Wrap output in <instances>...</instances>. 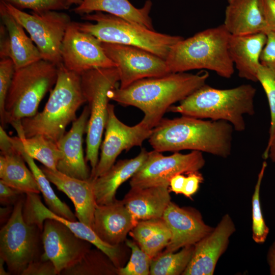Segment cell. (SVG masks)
Listing matches in <instances>:
<instances>
[{"mask_svg": "<svg viewBox=\"0 0 275 275\" xmlns=\"http://www.w3.org/2000/svg\"><path fill=\"white\" fill-rule=\"evenodd\" d=\"M209 73H171L138 80L124 88L108 92L110 100L121 105L132 106L144 114L143 120L153 128L172 105L181 101L206 84Z\"/></svg>", "mask_w": 275, "mask_h": 275, "instance_id": "cell-1", "label": "cell"}, {"mask_svg": "<svg viewBox=\"0 0 275 275\" xmlns=\"http://www.w3.org/2000/svg\"><path fill=\"white\" fill-rule=\"evenodd\" d=\"M234 128L225 121L190 116L162 118L148 138L153 150L177 152L191 150L227 158L231 153Z\"/></svg>", "mask_w": 275, "mask_h": 275, "instance_id": "cell-2", "label": "cell"}, {"mask_svg": "<svg viewBox=\"0 0 275 275\" xmlns=\"http://www.w3.org/2000/svg\"><path fill=\"white\" fill-rule=\"evenodd\" d=\"M57 66V80L43 111L11 124L25 138L40 134L57 143L66 127L76 119L77 109L87 102L80 74L70 71L62 62Z\"/></svg>", "mask_w": 275, "mask_h": 275, "instance_id": "cell-3", "label": "cell"}, {"mask_svg": "<svg viewBox=\"0 0 275 275\" xmlns=\"http://www.w3.org/2000/svg\"><path fill=\"white\" fill-rule=\"evenodd\" d=\"M256 89L250 84L218 89L204 85L167 112L230 123L236 131L245 129V115L255 114Z\"/></svg>", "mask_w": 275, "mask_h": 275, "instance_id": "cell-4", "label": "cell"}, {"mask_svg": "<svg viewBox=\"0 0 275 275\" xmlns=\"http://www.w3.org/2000/svg\"><path fill=\"white\" fill-rule=\"evenodd\" d=\"M230 35L223 24L182 39L171 47L165 59L170 72L206 69L230 78L234 72L228 49Z\"/></svg>", "mask_w": 275, "mask_h": 275, "instance_id": "cell-5", "label": "cell"}, {"mask_svg": "<svg viewBox=\"0 0 275 275\" xmlns=\"http://www.w3.org/2000/svg\"><path fill=\"white\" fill-rule=\"evenodd\" d=\"M85 22H74L80 30L102 42L138 47L166 59L171 47L182 38L162 34L123 18L102 12L82 16Z\"/></svg>", "mask_w": 275, "mask_h": 275, "instance_id": "cell-6", "label": "cell"}, {"mask_svg": "<svg viewBox=\"0 0 275 275\" xmlns=\"http://www.w3.org/2000/svg\"><path fill=\"white\" fill-rule=\"evenodd\" d=\"M58 66L41 59L15 70L5 101L6 122L11 124L37 113L58 77Z\"/></svg>", "mask_w": 275, "mask_h": 275, "instance_id": "cell-7", "label": "cell"}, {"mask_svg": "<svg viewBox=\"0 0 275 275\" xmlns=\"http://www.w3.org/2000/svg\"><path fill=\"white\" fill-rule=\"evenodd\" d=\"M82 92L88 103L90 115L87 128L85 159L92 168L98 162V154L108 115V92L118 87L119 75L116 67L93 69L80 74Z\"/></svg>", "mask_w": 275, "mask_h": 275, "instance_id": "cell-8", "label": "cell"}, {"mask_svg": "<svg viewBox=\"0 0 275 275\" xmlns=\"http://www.w3.org/2000/svg\"><path fill=\"white\" fill-rule=\"evenodd\" d=\"M25 197L14 206L11 216L0 231V258L10 274L21 275L30 263L44 253L43 229L27 223L23 217Z\"/></svg>", "mask_w": 275, "mask_h": 275, "instance_id": "cell-9", "label": "cell"}, {"mask_svg": "<svg viewBox=\"0 0 275 275\" xmlns=\"http://www.w3.org/2000/svg\"><path fill=\"white\" fill-rule=\"evenodd\" d=\"M4 3L9 12L29 34L42 59L57 65L62 63V42L72 22L69 15L58 11H32L29 14Z\"/></svg>", "mask_w": 275, "mask_h": 275, "instance_id": "cell-10", "label": "cell"}, {"mask_svg": "<svg viewBox=\"0 0 275 275\" xmlns=\"http://www.w3.org/2000/svg\"><path fill=\"white\" fill-rule=\"evenodd\" d=\"M202 152L192 151L187 154L175 152L164 156L156 150L149 152L140 169L130 178L131 187L145 188L169 184L172 178L179 174L199 171L205 165Z\"/></svg>", "mask_w": 275, "mask_h": 275, "instance_id": "cell-11", "label": "cell"}, {"mask_svg": "<svg viewBox=\"0 0 275 275\" xmlns=\"http://www.w3.org/2000/svg\"><path fill=\"white\" fill-rule=\"evenodd\" d=\"M106 55L116 65L119 88L138 80L171 73L164 59L144 49L127 45L102 42Z\"/></svg>", "mask_w": 275, "mask_h": 275, "instance_id": "cell-12", "label": "cell"}, {"mask_svg": "<svg viewBox=\"0 0 275 275\" xmlns=\"http://www.w3.org/2000/svg\"><path fill=\"white\" fill-rule=\"evenodd\" d=\"M104 140L101 145L100 159L90 179H95L104 174L115 163L119 155L124 150L141 146L151 134L152 128L142 120L138 124L129 126L122 122L115 113L114 106L109 104Z\"/></svg>", "mask_w": 275, "mask_h": 275, "instance_id": "cell-13", "label": "cell"}, {"mask_svg": "<svg viewBox=\"0 0 275 275\" xmlns=\"http://www.w3.org/2000/svg\"><path fill=\"white\" fill-rule=\"evenodd\" d=\"M61 57L67 69L79 74L95 68L116 67L104 52L101 42L78 29L73 21L67 28L62 42Z\"/></svg>", "mask_w": 275, "mask_h": 275, "instance_id": "cell-14", "label": "cell"}, {"mask_svg": "<svg viewBox=\"0 0 275 275\" xmlns=\"http://www.w3.org/2000/svg\"><path fill=\"white\" fill-rule=\"evenodd\" d=\"M42 241V255L52 262L57 274L78 262L92 244L77 236L63 223L52 218H46L43 222Z\"/></svg>", "mask_w": 275, "mask_h": 275, "instance_id": "cell-15", "label": "cell"}, {"mask_svg": "<svg viewBox=\"0 0 275 275\" xmlns=\"http://www.w3.org/2000/svg\"><path fill=\"white\" fill-rule=\"evenodd\" d=\"M23 215L27 223L37 225L42 229L46 218H52L63 223L77 236L89 241L104 253L118 269L121 267V245H109L100 239L93 229L84 223L71 221L53 213L42 203L38 194H26Z\"/></svg>", "mask_w": 275, "mask_h": 275, "instance_id": "cell-16", "label": "cell"}, {"mask_svg": "<svg viewBox=\"0 0 275 275\" xmlns=\"http://www.w3.org/2000/svg\"><path fill=\"white\" fill-rule=\"evenodd\" d=\"M235 231L232 218L226 214L210 233L194 245L191 260L182 274H213L217 262Z\"/></svg>", "mask_w": 275, "mask_h": 275, "instance_id": "cell-17", "label": "cell"}, {"mask_svg": "<svg viewBox=\"0 0 275 275\" xmlns=\"http://www.w3.org/2000/svg\"><path fill=\"white\" fill-rule=\"evenodd\" d=\"M162 218L172 233L165 252H175L185 246L194 245L214 228L205 223L201 214L196 209L181 207L172 202Z\"/></svg>", "mask_w": 275, "mask_h": 275, "instance_id": "cell-18", "label": "cell"}, {"mask_svg": "<svg viewBox=\"0 0 275 275\" xmlns=\"http://www.w3.org/2000/svg\"><path fill=\"white\" fill-rule=\"evenodd\" d=\"M0 58H10L16 69L42 59L39 50L24 29L0 2Z\"/></svg>", "mask_w": 275, "mask_h": 275, "instance_id": "cell-19", "label": "cell"}, {"mask_svg": "<svg viewBox=\"0 0 275 275\" xmlns=\"http://www.w3.org/2000/svg\"><path fill=\"white\" fill-rule=\"evenodd\" d=\"M90 115L88 105L85 106L79 117L72 122L70 130L65 132L57 143L62 157L58 161L57 170L81 180H88L91 176L82 148L83 136L87 132Z\"/></svg>", "mask_w": 275, "mask_h": 275, "instance_id": "cell-20", "label": "cell"}, {"mask_svg": "<svg viewBox=\"0 0 275 275\" xmlns=\"http://www.w3.org/2000/svg\"><path fill=\"white\" fill-rule=\"evenodd\" d=\"M137 222L123 200L116 199L109 204H96L92 229L103 242L120 245Z\"/></svg>", "mask_w": 275, "mask_h": 275, "instance_id": "cell-21", "label": "cell"}, {"mask_svg": "<svg viewBox=\"0 0 275 275\" xmlns=\"http://www.w3.org/2000/svg\"><path fill=\"white\" fill-rule=\"evenodd\" d=\"M0 180L25 194H39L35 178L25 165L23 155L4 128L0 126Z\"/></svg>", "mask_w": 275, "mask_h": 275, "instance_id": "cell-22", "label": "cell"}, {"mask_svg": "<svg viewBox=\"0 0 275 275\" xmlns=\"http://www.w3.org/2000/svg\"><path fill=\"white\" fill-rule=\"evenodd\" d=\"M40 168L49 181L70 198L74 206L75 215L78 221L92 228L97 204L92 179H78L44 166Z\"/></svg>", "mask_w": 275, "mask_h": 275, "instance_id": "cell-23", "label": "cell"}, {"mask_svg": "<svg viewBox=\"0 0 275 275\" xmlns=\"http://www.w3.org/2000/svg\"><path fill=\"white\" fill-rule=\"evenodd\" d=\"M223 24L232 35L266 34L263 0H227Z\"/></svg>", "mask_w": 275, "mask_h": 275, "instance_id": "cell-24", "label": "cell"}, {"mask_svg": "<svg viewBox=\"0 0 275 275\" xmlns=\"http://www.w3.org/2000/svg\"><path fill=\"white\" fill-rule=\"evenodd\" d=\"M266 40L267 35L264 33L230 35L229 52L240 77L258 81L257 74L261 64L260 56Z\"/></svg>", "mask_w": 275, "mask_h": 275, "instance_id": "cell-25", "label": "cell"}, {"mask_svg": "<svg viewBox=\"0 0 275 275\" xmlns=\"http://www.w3.org/2000/svg\"><path fill=\"white\" fill-rule=\"evenodd\" d=\"M169 185L131 187L122 200L136 222L162 217L171 202Z\"/></svg>", "mask_w": 275, "mask_h": 275, "instance_id": "cell-26", "label": "cell"}, {"mask_svg": "<svg viewBox=\"0 0 275 275\" xmlns=\"http://www.w3.org/2000/svg\"><path fill=\"white\" fill-rule=\"evenodd\" d=\"M148 153L145 148H142L136 157L118 161L102 175L92 179L96 204L105 205L114 202L119 187L140 169Z\"/></svg>", "mask_w": 275, "mask_h": 275, "instance_id": "cell-27", "label": "cell"}, {"mask_svg": "<svg viewBox=\"0 0 275 275\" xmlns=\"http://www.w3.org/2000/svg\"><path fill=\"white\" fill-rule=\"evenodd\" d=\"M152 6L150 0L146 1L140 8L134 7L129 0H83L73 11L81 16L98 11L104 12L154 30L149 16Z\"/></svg>", "mask_w": 275, "mask_h": 275, "instance_id": "cell-28", "label": "cell"}, {"mask_svg": "<svg viewBox=\"0 0 275 275\" xmlns=\"http://www.w3.org/2000/svg\"><path fill=\"white\" fill-rule=\"evenodd\" d=\"M12 139L33 173L47 208L58 215L71 221H76V217L75 213H73L65 202L62 201L57 196L50 185V182L41 169L37 166L34 159L24 151L19 137H12Z\"/></svg>", "mask_w": 275, "mask_h": 275, "instance_id": "cell-29", "label": "cell"}, {"mask_svg": "<svg viewBox=\"0 0 275 275\" xmlns=\"http://www.w3.org/2000/svg\"><path fill=\"white\" fill-rule=\"evenodd\" d=\"M23 148L26 153L50 169L56 170L58 161L62 157L61 151L57 143L42 135L25 138L17 131Z\"/></svg>", "mask_w": 275, "mask_h": 275, "instance_id": "cell-30", "label": "cell"}, {"mask_svg": "<svg viewBox=\"0 0 275 275\" xmlns=\"http://www.w3.org/2000/svg\"><path fill=\"white\" fill-rule=\"evenodd\" d=\"M118 268L102 251L90 249L76 263L63 270V275L117 274Z\"/></svg>", "mask_w": 275, "mask_h": 275, "instance_id": "cell-31", "label": "cell"}, {"mask_svg": "<svg viewBox=\"0 0 275 275\" xmlns=\"http://www.w3.org/2000/svg\"><path fill=\"white\" fill-rule=\"evenodd\" d=\"M194 245L182 248L178 252H164L151 260V275L182 274L193 255Z\"/></svg>", "mask_w": 275, "mask_h": 275, "instance_id": "cell-32", "label": "cell"}, {"mask_svg": "<svg viewBox=\"0 0 275 275\" xmlns=\"http://www.w3.org/2000/svg\"><path fill=\"white\" fill-rule=\"evenodd\" d=\"M266 167L267 163L264 161L258 174L252 198V237L254 241L257 243H264L269 232V229L263 216L260 199L261 185Z\"/></svg>", "mask_w": 275, "mask_h": 275, "instance_id": "cell-33", "label": "cell"}, {"mask_svg": "<svg viewBox=\"0 0 275 275\" xmlns=\"http://www.w3.org/2000/svg\"><path fill=\"white\" fill-rule=\"evenodd\" d=\"M126 244L131 251L129 261L124 267L117 269L119 275H149L152 258L134 241L127 239Z\"/></svg>", "mask_w": 275, "mask_h": 275, "instance_id": "cell-34", "label": "cell"}, {"mask_svg": "<svg viewBox=\"0 0 275 275\" xmlns=\"http://www.w3.org/2000/svg\"><path fill=\"white\" fill-rule=\"evenodd\" d=\"M257 77L265 92L269 104L271 117L269 141L275 132V71L260 64Z\"/></svg>", "mask_w": 275, "mask_h": 275, "instance_id": "cell-35", "label": "cell"}, {"mask_svg": "<svg viewBox=\"0 0 275 275\" xmlns=\"http://www.w3.org/2000/svg\"><path fill=\"white\" fill-rule=\"evenodd\" d=\"M16 68L10 58L1 59L0 61V119L1 126L5 127V101Z\"/></svg>", "mask_w": 275, "mask_h": 275, "instance_id": "cell-36", "label": "cell"}, {"mask_svg": "<svg viewBox=\"0 0 275 275\" xmlns=\"http://www.w3.org/2000/svg\"><path fill=\"white\" fill-rule=\"evenodd\" d=\"M19 10L29 9L35 12L59 11L69 8L67 0H1Z\"/></svg>", "mask_w": 275, "mask_h": 275, "instance_id": "cell-37", "label": "cell"}, {"mask_svg": "<svg viewBox=\"0 0 275 275\" xmlns=\"http://www.w3.org/2000/svg\"><path fill=\"white\" fill-rule=\"evenodd\" d=\"M171 237V230L166 222L156 233L139 245L152 259L166 248Z\"/></svg>", "mask_w": 275, "mask_h": 275, "instance_id": "cell-38", "label": "cell"}, {"mask_svg": "<svg viewBox=\"0 0 275 275\" xmlns=\"http://www.w3.org/2000/svg\"><path fill=\"white\" fill-rule=\"evenodd\" d=\"M56 267L51 261L43 256L33 261L27 266L21 275H56Z\"/></svg>", "mask_w": 275, "mask_h": 275, "instance_id": "cell-39", "label": "cell"}, {"mask_svg": "<svg viewBox=\"0 0 275 275\" xmlns=\"http://www.w3.org/2000/svg\"><path fill=\"white\" fill-rule=\"evenodd\" d=\"M266 35L267 40L260 56V63L275 71V31H269Z\"/></svg>", "mask_w": 275, "mask_h": 275, "instance_id": "cell-40", "label": "cell"}, {"mask_svg": "<svg viewBox=\"0 0 275 275\" xmlns=\"http://www.w3.org/2000/svg\"><path fill=\"white\" fill-rule=\"evenodd\" d=\"M26 194L14 188L0 180V203L6 206H14Z\"/></svg>", "mask_w": 275, "mask_h": 275, "instance_id": "cell-41", "label": "cell"}, {"mask_svg": "<svg viewBox=\"0 0 275 275\" xmlns=\"http://www.w3.org/2000/svg\"><path fill=\"white\" fill-rule=\"evenodd\" d=\"M187 175L185 178L182 194L186 197L191 198L197 191L200 184L203 182V177L199 171L191 172Z\"/></svg>", "mask_w": 275, "mask_h": 275, "instance_id": "cell-42", "label": "cell"}, {"mask_svg": "<svg viewBox=\"0 0 275 275\" xmlns=\"http://www.w3.org/2000/svg\"><path fill=\"white\" fill-rule=\"evenodd\" d=\"M263 3L268 32L275 31V0H263Z\"/></svg>", "mask_w": 275, "mask_h": 275, "instance_id": "cell-43", "label": "cell"}, {"mask_svg": "<svg viewBox=\"0 0 275 275\" xmlns=\"http://www.w3.org/2000/svg\"><path fill=\"white\" fill-rule=\"evenodd\" d=\"M186 177L183 174H177L172 178L170 181L171 189L176 194H182Z\"/></svg>", "mask_w": 275, "mask_h": 275, "instance_id": "cell-44", "label": "cell"}, {"mask_svg": "<svg viewBox=\"0 0 275 275\" xmlns=\"http://www.w3.org/2000/svg\"><path fill=\"white\" fill-rule=\"evenodd\" d=\"M263 157L264 159L269 157L272 162H275V132L272 138L268 141Z\"/></svg>", "mask_w": 275, "mask_h": 275, "instance_id": "cell-45", "label": "cell"}, {"mask_svg": "<svg viewBox=\"0 0 275 275\" xmlns=\"http://www.w3.org/2000/svg\"><path fill=\"white\" fill-rule=\"evenodd\" d=\"M267 261L269 267L270 274L275 275V240L268 249Z\"/></svg>", "mask_w": 275, "mask_h": 275, "instance_id": "cell-46", "label": "cell"}, {"mask_svg": "<svg viewBox=\"0 0 275 275\" xmlns=\"http://www.w3.org/2000/svg\"><path fill=\"white\" fill-rule=\"evenodd\" d=\"M12 206H6L5 208H1V222L3 223L7 220V222L11 216L13 211Z\"/></svg>", "mask_w": 275, "mask_h": 275, "instance_id": "cell-47", "label": "cell"}, {"mask_svg": "<svg viewBox=\"0 0 275 275\" xmlns=\"http://www.w3.org/2000/svg\"><path fill=\"white\" fill-rule=\"evenodd\" d=\"M5 261L3 259L0 258V274L1 275H8L10 274L9 272H7L4 268V263Z\"/></svg>", "mask_w": 275, "mask_h": 275, "instance_id": "cell-48", "label": "cell"}]
</instances>
